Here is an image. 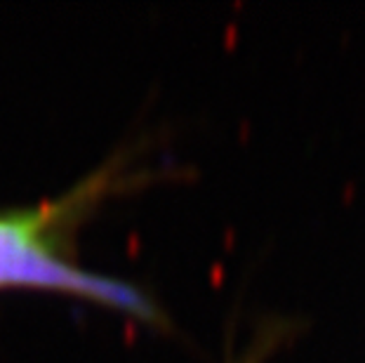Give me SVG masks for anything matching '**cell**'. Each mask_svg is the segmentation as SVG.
<instances>
[{
  "mask_svg": "<svg viewBox=\"0 0 365 363\" xmlns=\"http://www.w3.org/2000/svg\"><path fill=\"white\" fill-rule=\"evenodd\" d=\"M48 229L50 220L43 213L0 215V288H54L108 300L123 307L135 305L123 285L95 279L61 260L48 238Z\"/></svg>",
  "mask_w": 365,
  "mask_h": 363,
  "instance_id": "obj_1",
  "label": "cell"
},
{
  "mask_svg": "<svg viewBox=\"0 0 365 363\" xmlns=\"http://www.w3.org/2000/svg\"><path fill=\"white\" fill-rule=\"evenodd\" d=\"M236 363H257L255 359H245V361H236Z\"/></svg>",
  "mask_w": 365,
  "mask_h": 363,
  "instance_id": "obj_2",
  "label": "cell"
}]
</instances>
